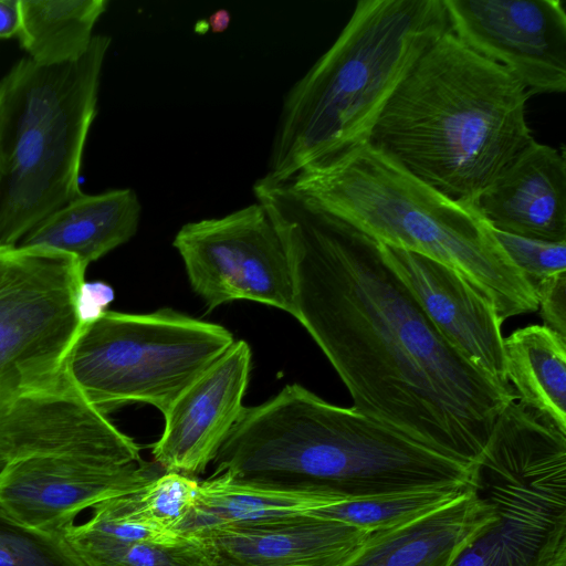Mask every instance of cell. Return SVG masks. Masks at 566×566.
Here are the masks:
<instances>
[{"label":"cell","mask_w":566,"mask_h":566,"mask_svg":"<svg viewBox=\"0 0 566 566\" xmlns=\"http://www.w3.org/2000/svg\"><path fill=\"white\" fill-rule=\"evenodd\" d=\"M172 245L191 289L211 311L248 300L293 316L294 282L285 243L258 201L218 218L185 223Z\"/></svg>","instance_id":"obj_10"},{"label":"cell","mask_w":566,"mask_h":566,"mask_svg":"<svg viewBox=\"0 0 566 566\" xmlns=\"http://www.w3.org/2000/svg\"><path fill=\"white\" fill-rule=\"evenodd\" d=\"M279 185L378 243L451 268L493 303L502 322L537 311L532 285L476 208L429 186L368 140Z\"/></svg>","instance_id":"obj_4"},{"label":"cell","mask_w":566,"mask_h":566,"mask_svg":"<svg viewBox=\"0 0 566 566\" xmlns=\"http://www.w3.org/2000/svg\"><path fill=\"white\" fill-rule=\"evenodd\" d=\"M370 535L311 513L218 523L195 531L207 566H344Z\"/></svg>","instance_id":"obj_14"},{"label":"cell","mask_w":566,"mask_h":566,"mask_svg":"<svg viewBox=\"0 0 566 566\" xmlns=\"http://www.w3.org/2000/svg\"><path fill=\"white\" fill-rule=\"evenodd\" d=\"M107 4L106 0H20L21 46L40 65L77 61L90 49Z\"/></svg>","instance_id":"obj_22"},{"label":"cell","mask_w":566,"mask_h":566,"mask_svg":"<svg viewBox=\"0 0 566 566\" xmlns=\"http://www.w3.org/2000/svg\"><path fill=\"white\" fill-rule=\"evenodd\" d=\"M65 538L86 566H207L191 536L171 542L120 539L75 524Z\"/></svg>","instance_id":"obj_23"},{"label":"cell","mask_w":566,"mask_h":566,"mask_svg":"<svg viewBox=\"0 0 566 566\" xmlns=\"http://www.w3.org/2000/svg\"><path fill=\"white\" fill-rule=\"evenodd\" d=\"M230 22V12L227 9H219L208 18L207 27L213 33H222L229 28Z\"/></svg>","instance_id":"obj_30"},{"label":"cell","mask_w":566,"mask_h":566,"mask_svg":"<svg viewBox=\"0 0 566 566\" xmlns=\"http://www.w3.org/2000/svg\"><path fill=\"white\" fill-rule=\"evenodd\" d=\"M494 518L452 566H555L566 558V432L517 400L475 463Z\"/></svg>","instance_id":"obj_7"},{"label":"cell","mask_w":566,"mask_h":566,"mask_svg":"<svg viewBox=\"0 0 566 566\" xmlns=\"http://www.w3.org/2000/svg\"><path fill=\"white\" fill-rule=\"evenodd\" d=\"M255 199L292 265L293 316L324 353L355 410L476 463L516 397L440 333L379 243L259 178Z\"/></svg>","instance_id":"obj_1"},{"label":"cell","mask_w":566,"mask_h":566,"mask_svg":"<svg viewBox=\"0 0 566 566\" xmlns=\"http://www.w3.org/2000/svg\"><path fill=\"white\" fill-rule=\"evenodd\" d=\"M379 247L449 343L497 384L511 388L504 369L503 322L493 303L458 272L433 259Z\"/></svg>","instance_id":"obj_16"},{"label":"cell","mask_w":566,"mask_h":566,"mask_svg":"<svg viewBox=\"0 0 566 566\" xmlns=\"http://www.w3.org/2000/svg\"><path fill=\"white\" fill-rule=\"evenodd\" d=\"M503 356L516 400L566 432V339L530 325L503 339Z\"/></svg>","instance_id":"obj_20"},{"label":"cell","mask_w":566,"mask_h":566,"mask_svg":"<svg viewBox=\"0 0 566 566\" xmlns=\"http://www.w3.org/2000/svg\"><path fill=\"white\" fill-rule=\"evenodd\" d=\"M337 497L212 474L199 482L193 513L180 535L187 537L197 530L218 523L311 513Z\"/></svg>","instance_id":"obj_21"},{"label":"cell","mask_w":566,"mask_h":566,"mask_svg":"<svg viewBox=\"0 0 566 566\" xmlns=\"http://www.w3.org/2000/svg\"><path fill=\"white\" fill-rule=\"evenodd\" d=\"M35 455L143 462L139 446L84 398L67 371L51 384L0 402V473Z\"/></svg>","instance_id":"obj_12"},{"label":"cell","mask_w":566,"mask_h":566,"mask_svg":"<svg viewBox=\"0 0 566 566\" xmlns=\"http://www.w3.org/2000/svg\"><path fill=\"white\" fill-rule=\"evenodd\" d=\"M234 342L226 327L171 308L106 311L80 328L65 368L84 398L104 413L142 402L165 415Z\"/></svg>","instance_id":"obj_8"},{"label":"cell","mask_w":566,"mask_h":566,"mask_svg":"<svg viewBox=\"0 0 566 566\" xmlns=\"http://www.w3.org/2000/svg\"><path fill=\"white\" fill-rule=\"evenodd\" d=\"M212 462L213 474L342 497L467 489L475 474V463L298 384L243 407Z\"/></svg>","instance_id":"obj_2"},{"label":"cell","mask_w":566,"mask_h":566,"mask_svg":"<svg viewBox=\"0 0 566 566\" xmlns=\"http://www.w3.org/2000/svg\"><path fill=\"white\" fill-rule=\"evenodd\" d=\"M494 515L473 484L433 511L370 533L344 566H452Z\"/></svg>","instance_id":"obj_18"},{"label":"cell","mask_w":566,"mask_h":566,"mask_svg":"<svg viewBox=\"0 0 566 566\" xmlns=\"http://www.w3.org/2000/svg\"><path fill=\"white\" fill-rule=\"evenodd\" d=\"M555 566H566V558L560 559Z\"/></svg>","instance_id":"obj_31"},{"label":"cell","mask_w":566,"mask_h":566,"mask_svg":"<svg viewBox=\"0 0 566 566\" xmlns=\"http://www.w3.org/2000/svg\"><path fill=\"white\" fill-rule=\"evenodd\" d=\"M0 566H86L65 536L22 524L0 507Z\"/></svg>","instance_id":"obj_25"},{"label":"cell","mask_w":566,"mask_h":566,"mask_svg":"<svg viewBox=\"0 0 566 566\" xmlns=\"http://www.w3.org/2000/svg\"><path fill=\"white\" fill-rule=\"evenodd\" d=\"M20 27V0H0V38L18 36Z\"/></svg>","instance_id":"obj_29"},{"label":"cell","mask_w":566,"mask_h":566,"mask_svg":"<svg viewBox=\"0 0 566 566\" xmlns=\"http://www.w3.org/2000/svg\"><path fill=\"white\" fill-rule=\"evenodd\" d=\"M474 207L493 230L565 242L564 154L534 139L481 193Z\"/></svg>","instance_id":"obj_17"},{"label":"cell","mask_w":566,"mask_h":566,"mask_svg":"<svg viewBox=\"0 0 566 566\" xmlns=\"http://www.w3.org/2000/svg\"><path fill=\"white\" fill-rule=\"evenodd\" d=\"M251 369V348L233 345L172 402L160 438L151 444L164 471L195 476L205 472L243 409Z\"/></svg>","instance_id":"obj_15"},{"label":"cell","mask_w":566,"mask_h":566,"mask_svg":"<svg viewBox=\"0 0 566 566\" xmlns=\"http://www.w3.org/2000/svg\"><path fill=\"white\" fill-rule=\"evenodd\" d=\"M544 326L566 339V273L533 286Z\"/></svg>","instance_id":"obj_27"},{"label":"cell","mask_w":566,"mask_h":566,"mask_svg":"<svg viewBox=\"0 0 566 566\" xmlns=\"http://www.w3.org/2000/svg\"><path fill=\"white\" fill-rule=\"evenodd\" d=\"M492 232L532 287L544 280L566 273V241L549 242L493 229Z\"/></svg>","instance_id":"obj_26"},{"label":"cell","mask_w":566,"mask_h":566,"mask_svg":"<svg viewBox=\"0 0 566 566\" xmlns=\"http://www.w3.org/2000/svg\"><path fill=\"white\" fill-rule=\"evenodd\" d=\"M112 39L96 34L77 61H18L0 80V247H14L82 193V157L97 113Z\"/></svg>","instance_id":"obj_6"},{"label":"cell","mask_w":566,"mask_h":566,"mask_svg":"<svg viewBox=\"0 0 566 566\" xmlns=\"http://www.w3.org/2000/svg\"><path fill=\"white\" fill-rule=\"evenodd\" d=\"M450 32L531 92L566 91V12L560 0H443Z\"/></svg>","instance_id":"obj_11"},{"label":"cell","mask_w":566,"mask_h":566,"mask_svg":"<svg viewBox=\"0 0 566 566\" xmlns=\"http://www.w3.org/2000/svg\"><path fill=\"white\" fill-rule=\"evenodd\" d=\"M158 475L144 461L117 464L73 455L30 457L0 473V507L24 525L65 536L85 509L137 491Z\"/></svg>","instance_id":"obj_13"},{"label":"cell","mask_w":566,"mask_h":566,"mask_svg":"<svg viewBox=\"0 0 566 566\" xmlns=\"http://www.w3.org/2000/svg\"><path fill=\"white\" fill-rule=\"evenodd\" d=\"M85 271L62 252L0 247V402L66 373Z\"/></svg>","instance_id":"obj_9"},{"label":"cell","mask_w":566,"mask_h":566,"mask_svg":"<svg viewBox=\"0 0 566 566\" xmlns=\"http://www.w3.org/2000/svg\"><path fill=\"white\" fill-rule=\"evenodd\" d=\"M114 300L113 287L102 281H84L76 295V314L81 327L102 316Z\"/></svg>","instance_id":"obj_28"},{"label":"cell","mask_w":566,"mask_h":566,"mask_svg":"<svg viewBox=\"0 0 566 566\" xmlns=\"http://www.w3.org/2000/svg\"><path fill=\"white\" fill-rule=\"evenodd\" d=\"M531 92L450 31L417 61L368 142L449 198L474 206L534 140Z\"/></svg>","instance_id":"obj_3"},{"label":"cell","mask_w":566,"mask_h":566,"mask_svg":"<svg viewBox=\"0 0 566 566\" xmlns=\"http://www.w3.org/2000/svg\"><path fill=\"white\" fill-rule=\"evenodd\" d=\"M140 213V201L130 188L82 192L42 220L17 245L69 254L86 270L135 235Z\"/></svg>","instance_id":"obj_19"},{"label":"cell","mask_w":566,"mask_h":566,"mask_svg":"<svg viewBox=\"0 0 566 566\" xmlns=\"http://www.w3.org/2000/svg\"><path fill=\"white\" fill-rule=\"evenodd\" d=\"M199 481L178 472L156 476L142 489L120 495L129 516L139 524L176 537L193 513Z\"/></svg>","instance_id":"obj_24"},{"label":"cell","mask_w":566,"mask_h":566,"mask_svg":"<svg viewBox=\"0 0 566 566\" xmlns=\"http://www.w3.org/2000/svg\"><path fill=\"white\" fill-rule=\"evenodd\" d=\"M448 31L443 0H359L285 95L262 178L282 184L367 142L403 78Z\"/></svg>","instance_id":"obj_5"}]
</instances>
